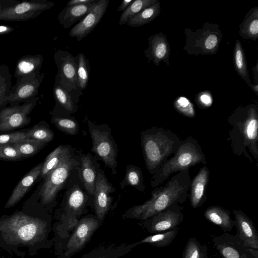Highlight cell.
I'll return each mask as SVG.
<instances>
[{
    "instance_id": "cell-1",
    "label": "cell",
    "mask_w": 258,
    "mask_h": 258,
    "mask_svg": "<svg viewBox=\"0 0 258 258\" xmlns=\"http://www.w3.org/2000/svg\"><path fill=\"white\" fill-rule=\"evenodd\" d=\"M191 181L189 169L178 172L163 186L156 187L150 199L127 210L122 217L145 221L172 205L183 203L189 195Z\"/></svg>"
},
{
    "instance_id": "cell-2",
    "label": "cell",
    "mask_w": 258,
    "mask_h": 258,
    "mask_svg": "<svg viewBox=\"0 0 258 258\" xmlns=\"http://www.w3.org/2000/svg\"><path fill=\"white\" fill-rule=\"evenodd\" d=\"M228 122L231 126L227 141L233 153L244 156L253 163L252 156L258 160V106L250 104L237 107L229 115Z\"/></svg>"
},
{
    "instance_id": "cell-3",
    "label": "cell",
    "mask_w": 258,
    "mask_h": 258,
    "mask_svg": "<svg viewBox=\"0 0 258 258\" xmlns=\"http://www.w3.org/2000/svg\"><path fill=\"white\" fill-rule=\"evenodd\" d=\"M141 141L146 168L153 175L176 153L183 140L171 130L153 126L141 132Z\"/></svg>"
},
{
    "instance_id": "cell-4",
    "label": "cell",
    "mask_w": 258,
    "mask_h": 258,
    "mask_svg": "<svg viewBox=\"0 0 258 258\" xmlns=\"http://www.w3.org/2000/svg\"><path fill=\"white\" fill-rule=\"evenodd\" d=\"M207 163L206 156L198 141L192 137H187L175 154L153 175L150 184L156 187L163 183L170 176L189 169L199 164Z\"/></svg>"
},
{
    "instance_id": "cell-5",
    "label": "cell",
    "mask_w": 258,
    "mask_h": 258,
    "mask_svg": "<svg viewBox=\"0 0 258 258\" xmlns=\"http://www.w3.org/2000/svg\"><path fill=\"white\" fill-rule=\"evenodd\" d=\"M46 226L40 219L18 212L0 222V232L9 243L32 244L44 236Z\"/></svg>"
},
{
    "instance_id": "cell-6",
    "label": "cell",
    "mask_w": 258,
    "mask_h": 258,
    "mask_svg": "<svg viewBox=\"0 0 258 258\" xmlns=\"http://www.w3.org/2000/svg\"><path fill=\"white\" fill-rule=\"evenodd\" d=\"M184 33L185 44L183 49L189 55H214L217 52L222 39L219 25L209 22L205 23L196 30L185 28Z\"/></svg>"
},
{
    "instance_id": "cell-7",
    "label": "cell",
    "mask_w": 258,
    "mask_h": 258,
    "mask_svg": "<svg viewBox=\"0 0 258 258\" xmlns=\"http://www.w3.org/2000/svg\"><path fill=\"white\" fill-rule=\"evenodd\" d=\"M87 124L92 140V151L111 169L113 174H116L118 150L110 128L106 124L97 125L90 120Z\"/></svg>"
},
{
    "instance_id": "cell-8",
    "label": "cell",
    "mask_w": 258,
    "mask_h": 258,
    "mask_svg": "<svg viewBox=\"0 0 258 258\" xmlns=\"http://www.w3.org/2000/svg\"><path fill=\"white\" fill-rule=\"evenodd\" d=\"M78 164L77 161L72 158L70 151L59 165L44 178L39 194L42 204H49L55 199L71 171Z\"/></svg>"
},
{
    "instance_id": "cell-9",
    "label": "cell",
    "mask_w": 258,
    "mask_h": 258,
    "mask_svg": "<svg viewBox=\"0 0 258 258\" xmlns=\"http://www.w3.org/2000/svg\"><path fill=\"white\" fill-rule=\"evenodd\" d=\"M39 97L22 105L5 106L0 110V132L10 131L28 125L29 114L35 107Z\"/></svg>"
},
{
    "instance_id": "cell-10",
    "label": "cell",
    "mask_w": 258,
    "mask_h": 258,
    "mask_svg": "<svg viewBox=\"0 0 258 258\" xmlns=\"http://www.w3.org/2000/svg\"><path fill=\"white\" fill-rule=\"evenodd\" d=\"M45 73L31 75L23 77L16 80L9 95L6 97V105H19L21 102L30 101L37 97L39 88L45 77Z\"/></svg>"
},
{
    "instance_id": "cell-11",
    "label": "cell",
    "mask_w": 258,
    "mask_h": 258,
    "mask_svg": "<svg viewBox=\"0 0 258 258\" xmlns=\"http://www.w3.org/2000/svg\"><path fill=\"white\" fill-rule=\"evenodd\" d=\"M55 3L47 0H31L20 2L3 10L0 20L26 21L38 17L44 11L50 9Z\"/></svg>"
},
{
    "instance_id": "cell-12",
    "label": "cell",
    "mask_w": 258,
    "mask_h": 258,
    "mask_svg": "<svg viewBox=\"0 0 258 258\" xmlns=\"http://www.w3.org/2000/svg\"><path fill=\"white\" fill-rule=\"evenodd\" d=\"M54 59L58 69L55 79L71 93L76 89L77 84V64L75 57L68 51L58 49L54 54Z\"/></svg>"
},
{
    "instance_id": "cell-13",
    "label": "cell",
    "mask_w": 258,
    "mask_h": 258,
    "mask_svg": "<svg viewBox=\"0 0 258 258\" xmlns=\"http://www.w3.org/2000/svg\"><path fill=\"white\" fill-rule=\"evenodd\" d=\"M99 226V221L92 217L81 219L66 244L64 256H71L81 250Z\"/></svg>"
},
{
    "instance_id": "cell-14",
    "label": "cell",
    "mask_w": 258,
    "mask_h": 258,
    "mask_svg": "<svg viewBox=\"0 0 258 258\" xmlns=\"http://www.w3.org/2000/svg\"><path fill=\"white\" fill-rule=\"evenodd\" d=\"M182 209L178 205H172L144 221L143 226L151 233L171 230L182 221Z\"/></svg>"
},
{
    "instance_id": "cell-15",
    "label": "cell",
    "mask_w": 258,
    "mask_h": 258,
    "mask_svg": "<svg viewBox=\"0 0 258 258\" xmlns=\"http://www.w3.org/2000/svg\"><path fill=\"white\" fill-rule=\"evenodd\" d=\"M108 0H99L96 6L79 23L69 32V35L81 41L95 28L107 10Z\"/></svg>"
},
{
    "instance_id": "cell-16",
    "label": "cell",
    "mask_w": 258,
    "mask_h": 258,
    "mask_svg": "<svg viewBox=\"0 0 258 258\" xmlns=\"http://www.w3.org/2000/svg\"><path fill=\"white\" fill-rule=\"evenodd\" d=\"M115 191V189L107 180L102 170L97 173L94 204L98 219L100 222L104 219L109 209L112 198L110 193Z\"/></svg>"
},
{
    "instance_id": "cell-17",
    "label": "cell",
    "mask_w": 258,
    "mask_h": 258,
    "mask_svg": "<svg viewBox=\"0 0 258 258\" xmlns=\"http://www.w3.org/2000/svg\"><path fill=\"white\" fill-rule=\"evenodd\" d=\"M148 47L144 53L149 62L152 61L155 66H159L163 61L169 64L170 47L167 37L162 32L153 34L148 38Z\"/></svg>"
},
{
    "instance_id": "cell-18",
    "label": "cell",
    "mask_w": 258,
    "mask_h": 258,
    "mask_svg": "<svg viewBox=\"0 0 258 258\" xmlns=\"http://www.w3.org/2000/svg\"><path fill=\"white\" fill-rule=\"evenodd\" d=\"M210 171L204 166L191 181L189 200L191 207L197 208L206 201V189L209 181Z\"/></svg>"
},
{
    "instance_id": "cell-19",
    "label": "cell",
    "mask_w": 258,
    "mask_h": 258,
    "mask_svg": "<svg viewBox=\"0 0 258 258\" xmlns=\"http://www.w3.org/2000/svg\"><path fill=\"white\" fill-rule=\"evenodd\" d=\"M42 165L43 162L36 165L19 181L8 199L6 208L14 207L24 197L40 176Z\"/></svg>"
},
{
    "instance_id": "cell-20",
    "label": "cell",
    "mask_w": 258,
    "mask_h": 258,
    "mask_svg": "<svg viewBox=\"0 0 258 258\" xmlns=\"http://www.w3.org/2000/svg\"><path fill=\"white\" fill-rule=\"evenodd\" d=\"M233 213L243 245L257 249L258 237L252 221L240 210H234Z\"/></svg>"
},
{
    "instance_id": "cell-21",
    "label": "cell",
    "mask_w": 258,
    "mask_h": 258,
    "mask_svg": "<svg viewBox=\"0 0 258 258\" xmlns=\"http://www.w3.org/2000/svg\"><path fill=\"white\" fill-rule=\"evenodd\" d=\"M99 0L88 5L66 6L59 13L57 19L63 28H69L79 21H81L91 11Z\"/></svg>"
},
{
    "instance_id": "cell-22",
    "label": "cell",
    "mask_w": 258,
    "mask_h": 258,
    "mask_svg": "<svg viewBox=\"0 0 258 258\" xmlns=\"http://www.w3.org/2000/svg\"><path fill=\"white\" fill-rule=\"evenodd\" d=\"M43 57L40 54L26 55L17 61L14 77L16 80L24 76L40 74Z\"/></svg>"
},
{
    "instance_id": "cell-23",
    "label": "cell",
    "mask_w": 258,
    "mask_h": 258,
    "mask_svg": "<svg viewBox=\"0 0 258 258\" xmlns=\"http://www.w3.org/2000/svg\"><path fill=\"white\" fill-rule=\"evenodd\" d=\"M233 62L237 73L258 95V86L252 84L249 78L246 57L242 45L239 40L236 41L234 47Z\"/></svg>"
},
{
    "instance_id": "cell-24",
    "label": "cell",
    "mask_w": 258,
    "mask_h": 258,
    "mask_svg": "<svg viewBox=\"0 0 258 258\" xmlns=\"http://www.w3.org/2000/svg\"><path fill=\"white\" fill-rule=\"evenodd\" d=\"M238 33L245 40L258 39V7L252 8L245 15L239 25Z\"/></svg>"
},
{
    "instance_id": "cell-25",
    "label": "cell",
    "mask_w": 258,
    "mask_h": 258,
    "mask_svg": "<svg viewBox=\"0 0 258 258\" xmlns=\"http://www.w3.org/2000/svg\"><path fill=\"white\" fill-rule=\"evenodd\" d=\"M204 216L210 222L219 226L223 230L230 231L233 226L229 212L217 206H212L205 211Z\"/></svg>"
},
{
    "instance_id": "cell-26",
    "label": "cell",
    "mask_w": 258,
    "mask_h": 258,
    "mask_svg": "<svg viewBox=\"0 0 258 258\" xmlns=\"http://www.w3.org/2000/svg\"><path fill=\"white\" fill-rule=\"evenodd\" d=\"M86 202L85 196L78 187H74L69 194L66 204V212L64 216L75 218V216L80 214Z\"/></svg>"
},
{
    "instance_id": "cell-27",
    "label": "cell",
    "mask_w": 258,
    "mask_h": 258,
    "mask_svg": "<svg viewBox=\"0 0 258 258\" xmlns=\"http://www.w3.org/2000/svg\"><path fill=\"white\" fill-rule=\"evenodd\" d=\"M126 185L133 186L139 191L145 192L143 174L140 168L132 165L126 166L125 176L120 183V187L123 188Z\"/></svg>"
},
{
    "instance_id": "cell-28",
    "label": "cell",
    "mask_w": 258,
    "mask_h": 258,
    "mask_svg": "<svg viewBox=\"0 0 258 258\" xmlns=\"http://www.w3.org/2000/svg\"><path fill=\"white\" fill-rule=\"evenodd\" d=\"M70 152L68 148L60 145L51 152L43 162L40 176L44 178L51 171L55 169L61 161Z\"/></svg>"
},
{
    "instance_id": "cell-29",
    "label": "cell",
    "mask_w": 258,
    "mask_h": 258,
    "mask_svg": "<svg viewBox=\"0 0 258 258\" xmlns=\"http://www.w3.org/2000/svg\"><path fill=\"white\" fill-rule=\"evenodd\" d=\"M160 12L161 3L159 0L132 18L127 25L132 27H138L147 24L156 19Z\"/></svg>"
},
{
    "instance_id": "cell-30",
    "label": "cell",
    "mask_w": 258,
    "mask_h": 258,
    "mask_svg": "<svg viewBox=\"0 0 258 258\" xmlns=\"http://www.w3.org/2000/svg\"><path fill=\"white\" fill-rule=\"evenodd\" d=\"M81 168L84 185L88 193L94 196L97 173L89 156L81 158Z\"/></svg>"
},
{
    "instance_id": "cell-31",
    "label": "cell",
    "mask_w": 258,
    "mask_h": 258,
    "mask_svg": "<svg viewBox=\"0 0 258 258\" xmlns=\"http://www.w3.org/2000/svg\"><path fill=\"white\" fill-rule=\"evenodd\" d=\"M55 81L53 91L56 104L70 113L75 112L78 106L73 102L70 93L64 89L57 80Z\"/></svg>"
},
{
    "instance_id": "cell-32",
    "label": "cell",
    "mask_w": 258,
    "mask_h": 258,
    "mask_svg": "<svg viewBox=\"0 0 258 258\" xmlns=\"http://www.w3.org/2000/svg\"><path fill=\"white\" fill-rule=\"evenodd\" d=\"M46 144H47L33 139L26 138L13 144V145L24 159L36 154Z\"/></svg>"
},
{
    "instance_id": "cell-33",
    "label": "cell",
    "mask_w": 258,
    "mask_h": 258,
    "mask_svg": "<svg viewBox=\"0 0 258 258\" xmlns=\"http://www.w3.org/2000/svg\"><path fill=\"white\" fill-rule=\"evenodd\" d=\"M159 0H136L124 11L119 18V24H127L130 20L145 9L153 5Z\"/></svg>"
},
{
    "instance_id": "cell-34",
    "label": "cell",
    "mask_w": 258,
    "mask_h": 258,
    "mask_svg": "<svg viewBox=\"0 0 258 258\" xmlns=\"http://www.w3.org/2000/svg\"><path fill=\"white\" fill-rule=\"evenodd\" d=\"M176 227L163 233H159L145 237L135 243L137 245L141 243H149L157 247H165L168 245L174 239L178 233Z\"/></svg>"
},
{
    "instance_id": "cell-35",
    "label": "cell",
    "mask_w": 258,
    "mask_h": 258,
    "mask_svg": "<svg viewBox=\"0 0 258 258\" xmlns=\"http://www.w3.org/2000/svg\"><path fill=\"white\" fill-rule=\"evenodd\" d=\"M77 64V86L82 90H84L87 87L90 66L88 60L82 53H79L75 57Z\"/></svg>"
},
{
    "instance_id": "cell-36",
    "label": "cell",
    "mask_w": 258,
    "mask_h": 258,
    "mask_svg": "<svg viewBox=\"0 0 258 258\" xmlns=\"http://www.w3.org/2000/svg\"><path fill=\"white\" fill-rule=\"evenodd\" d=\"M27 138H31L47 144L53 140L54 134L47 126L40 123L34 125L26 131Z\"/></svg>"
},
{
    "instance_id": "cell-37",
    "label": "cell",
    "mask_w": 258,
    "mask_h": 258,
    "mask_svg": "<svg viewBox=\"0 0 258 258\" xmlns=\"http://www.w3.org/2000/svg\"><path fill=\"white\" fill-rule=\"evenodd\" d=\"M12 75L8 66L0 65V110L6 106L5 100L12 87Z\"/></svg>"
},
{
    "instance_id": "cell-38",
    "label": "cell",
    "mask_w": 258,
    "mask_h": 258,
    "mask_svg": "<svg viewBox=\"0 0 258 258\" xmlns=\"http://www.w3.org/2000/svg\"><path fill=\"white\" fill-rule=\"evenodd\" d=\"M51 121L57 128L66 134L75 135L78 132L79 126L75 119L53 115Z\"/></svg>"
},
{
    "instance_id": "cell-39",
    "label": "cell",
    "mask_w": 258,
    "mask_h": 258,
    "mask_svg": "<svg viewBox=\"0 0 258 258\" xmlns=\"http://www.w3.org/2000/svg\"><path fill=\"white\" fill-rule=\"evenodd\" d=\"M173 106L175 110L180 114L188 118L195 117L196 111L194 104L186 97L182 96L176 97Z\"/></svg>"
},
{
    "instance_id": "cell-40",
    "label": "cell",
    "mask_w": 258,
    "mask_h": 258,
    "mask_svg": "<svg viewBox=\"0 0 258 258\" xmlns=\"http://www.w3.org/2000/svg\"><path fill=\"white\" fill-rule=\"evenodd\" d=\"M0 159L12 161L24 159L13 145H0Z\"/></svg>"
},
{
    "instance_id": "cell-41",
    "label": "cell",
    "mask_w": 258,
    "mask_h": 258,
    "mask_svg": "<svg viewBox=\"0 0 258 258\" xmlns=\"http://www.w3.org/2000/svg\"><path fill=\"white\" fill-rule=\"evenodd\" d=\"M183 258H203L200 245L195 239H190L186 244Z\"/></svg>"
},
{
    "instance_id": "cell-42",
    "label": "cell",
    "mask_w": 258,
    "mask_h": 258,
    "mask_svg": "<svg viewBox=\"0 0 258 258\" xmlns=\"http://www.w3.org/2000/svg\"><path fill=\"white\" fill-rule=\"evenodd\" d=\"M26 138V131L0 134V145H13Z\"/></svg>"
},
{
    "instance_id": "cell-43",
    "label": "cell",
    "mask_w": 258,
    "mask_h": 258,
    "mask_svg": "<svg viewBox=\"0 0 258 258\" xmlns=\"http://www.w3.org/2000/svg\"><path fill=\"white\" fill-rule=\"evenodd\" d=\"M195 101L201 109H205L210 107L213 102L211 92L204 91L197 93L195 96Z\"/></svg>"
},
{
    "instance_id": "cell-44",
    "label": "cell",
    "mask_w": 258,
    "mask_h": 258,
    "mask_svg": "<svg viewBox=\"0 0 258 258\" xmlns=\"http://www.w3.org/2000/svg\"><path fill=\"white\" fill-rule=\"evenodd\" d=\"M218 249L224 258H245L246 256L240 254L233 246L222 244L218 246Z\"/></svg>"
},
{
    "instance_id": "cell-45",
    "label": "cell",
    "mask_w": 258,
    "mask_h": 258,
    "mask_svg": "<svg viewBox=\"0 0 258 258\" xmlns=\"http://www.w3.org/2000/svg\"><path fill=\"white\" fill-rule=\"evenodd\" d=\"M20 1L17 0H0V14L5 9L12 7Z\"/></svg>"
},
{
    "instance_id": "cell-46",
    "label": "cell",
    "mask_w": 258,
    "mask_h": 258,
    "mask_svg": "<svg viewBox=\"0 0 258 258\" xmlns=\"http://www.w3.org/2000/svg\"><path fill=\"white\" fill-rule=\"evenodd\" d=\"M96 0H71L67 4V6L75 5H88L95 2Z\"/></svg>"
},
{
    "instance_id": "cell-47",
    "label": "cell",
    "mask_w": 258,
    "mask_h": 258,
    "mask_svg": "<svg viewBox=\"0 0 258 258\" xmlns=\"http://www.w3.org/2000/svg\"><path fill=\"white\" fill-rule=\"evenodd\" d=\"M133 2V0H123L120 6L117 8V12H123Z\"/></svg>"
},
{
    "instance_id": "cell-48",
    "label": "cell",
    "mask_w": 258,
    "mask_h": 258,
    "mask_svg": "<svg viewBox=\"0 0 258 258\" xmlns=\"http://www.w3.org/2000/svg\"><path fill=\"white\" fill-rule=\"evenodd\" d=\"M14 28L8 25H0V35H5L11 33Z\"/></svg>"
},
{
    "instance_id": "cell-49",
    "label": "cell",
    "mask_w": 258,
    "mask_h": 258,
    "mask_svg": "<svg viewBox=\"0 0 258 258\" xmlns=\"http://www.w3.org/2000/svg\"><path fill=\"white\" fill-rule=\"evenodd\" d=\"M253 73V79L255 81L254 85L258 86V61L257 60L255 66L252 68Z\"/></svg>"
},
{
    "instance_id": "cell-50",
    "label": "cell",
    "mask_w": 258,
    "mask_h": 258,
    "mask_svg": "<svg viewBox=\"0 0 258 258\" xmlns=\"http://www.w3.org/2000/svg\"><path fill=\"white\" fill-rule=\"evenodd\" d=\"M249 252L254 256L255 258H258V253L257 249L256 250H254L252 249H248Z\"/></svg>"
},
{
    "instance_id": "cell-51",
    "label": "cell",
    "mask_w": 258,
    "mask_h": 258,
    "mask_svg": "<svg viewBox=\"0 0 258 258\" xmlns=\"http://www.w3.org/2000/svg\"><path fill=\"white\" fill-rule=\"evenodd\" d=\"M245 258H248L247 257H246Z\"/></svg>"
}]
</instances>
